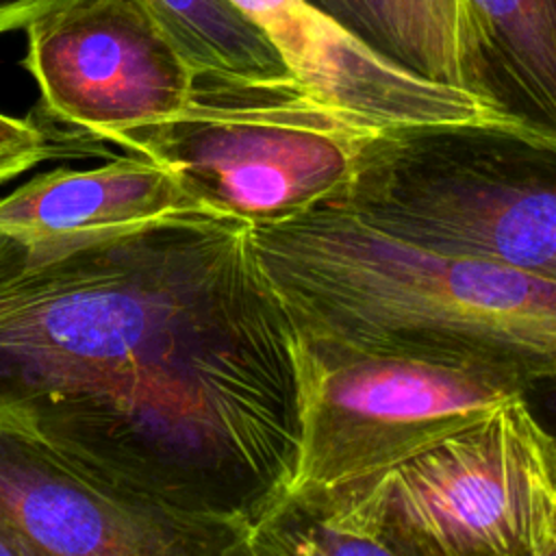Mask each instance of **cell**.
<instances>
[{"instance_id":"16","label":"cell","mask_w":556,"mask_h":556,"mask_svg":"<svg viewBox=\"0 0 556 556\" xmlns=\"http://www.w3.org/2000/svg\"><path fill=\"white\" fill-rule=\"evenodd\" d=\"M65 0H0V35L26 28L30 20Z\"/></svg>"},{"instance_id":"5","label":"cell","mask_w":556,"mask_h":556,"mask_svg":"<svg viewBox=\"0 0 556 556\" xmlns=\"http://www.w3.org/2000/svg\"><path fill=\"white\" fill-rule=\"evenodd\" d=\"M380 132L295 80L195 76L178 115L98 139L159 161L198 204L271 224L343 198Z\"/></svg>"},{"instance_id":"12","label":"cell","mask_w":556,"mask_h":556,"mask_svg":"<svg viewBox=\"0 0 556 556\" xmlns=\"http://www.w3.org/2000/svg\"><path fill=\"white\" fill-rule=\"evenodd\" d=\"M387 504L389 473L313 497L280 500L252 528L245 556L391 554Z\"/></svg>"},{"instance_id":"2","label":"cell","mask_w":556,"mask_h":556,"mask_svg":"<svg viewBox=\"0 0 556 556\" xmlns=\"http://www.w3.org/2000/svg\"><path fill=\"white\" fill-rule=\"evenodd\" d=\"M293 326L343 341L556 378V282L397 239L339 202L252 224Z\"/></svg>"},{"instance_id":"11","label":"cell","mask_w":556,"mask_h":556,"mask_svg":"<svg viewBox=\"0 0 556 556\" xmlns=\"http://www.w3.org/2000/svg\"><path fill=\"white\" fill-rule=\"evenodd\" d=\"M313 2L408 70L504 104L495 91L484 35L471 0Z\"/></svg>"},{"instance_id":"3","label":"cell","mask_w":556,"mask_h":556,"mask_svg":"<svg viewBox=\"0 0 556 556\" xmlns=\"http://www.w3.org/2000/svg\"><path fill=\"white\" fill-rule=\"evenodd\" d=\"M332 202L408 243L556 282V141L541 135L382 130Z\"/></svg>"},{"instance_id":"4","label":"cell","mask_w":556,"mask_h":556,"mask_svg":"<svg viewBox=\"0 0 556 556\" xmlns=\"http://www.w3.org/2000/svg\"><path fill=\"white\" fill-rule=\"evenodd\" d=\"M291 358L298 445L280 500L389 473L528 391L521 374L500 365L371 348L298 326Z\"/></svg>"},{"instance_id":"14","label":"cell","mask_w":556,"mask_h":556,"mask_svg":"<svg viewBox=\"0 0 556 556\" xmlns=\"http://www.w3.org/2000/svg\"><path fill=\"white\" fill-rule=\"evenodd\" d=\"M195 76L293 80L269 39L230 0H139Z\"/></svg>"},{"instance_id":"17","label":"cell","mask_w":556,"mask_h":556,"mask_svg":"<svg viewBox=\"0 0 556 556\" xmlns=\"http://www.w3.org/2000/svg\"><path fill=\"white\" fill-rule=\"evenodd\" d=\"M526 397L536 400V410L532 406L530 408L556 441V378H543L532 382L526 391Z\"/></svg>"},{"instance_id":"15","label":"cell","mask_w":556,"mask_h":556,"mask_svg":"<svg viewBox=\"0 0 556 556\" xmlns=\"http://www.w3.org/2000/svg\"><path fill=\"white\" fill-rule=\"evenodd\" d=\"M54 156L48 135L28 119L0 113V182Z\"/></svg>"},{"instance_id":"8","label":"cell","mask_w":556,"mask_h":556,"mask_svg":"<svg viewBox=\"0 0 556 556\" xmlns=\"http://www.w3.org/2000/svg\"><path fill=\"white\" fill-rule=\"evenodd\" d=\"M0 528L26 556H232L241 534L169 510L0 426Z\"/></svg>"},{"instance_id":"10","label":"cell","mask_w":556,"mask_h":556,"mask_svg":"<svg viewBox=\"0 0 556 556\" xmlns=\"http://www.w3.org/2000/svg\"><path fill=\"white\" fill-rule=\"evenodd\" d=\"M93 169H54L0 200V230L65 235L148 222L198 204L159 161L135 154Z\"/></svg>"},{"instance_id":"6","label":"cell","mask_w":556,"mask_h":556,"mask_svg":"<svg viewBox=\"0 0 556 556\" xmlns=\"http://www.w3.org/2000/svg\"><path fill=\"white\" fill-rule=\"evenodd\" d=\"M393 556H556V441L526 395L389 471Z\"/></svg>"},{"instance_id":"18","label":"cell","mask_w":556,"mask_h":556,"mask_svg":"<svg viewBox=\"0 0 556 556\" xmlns=\"http://www.w3.org/2000/svg\"><path fill=\"white\" fill-rule=\"evenodd\" d=\"M0 556H26V549L0 528Z\"/></svg>"},{"instance_id":"1","label":"cell","mask_w":556,"mask_h":556,"mask_svg":"<svg viewBox=\"0 0 556 556\" xmlns=\"http://www.w3.org/2000/svg\"><path fill=\"white\" fill-rule=\"evenodd\" d=\"M291 332L237 215L0 230V426L245 547L295 458Z\"/></svg>"},{"instance_id":"13","label":"cell","mask_w":556,"mask_h":556,"mask_svg":"<svg viewBox=\"0 0 556 556\" xmlns=\"http://www.w3.org/2000/svg\"><path fill=\"white\" fill-rule=\"evenodd\" d=\"M486 56L504 72L515 113L556 141V0H471Z\"/></svg>"},{"instance_id":"9","label":"cell","mask_w":556,"mask_h":556,"mask_svg":"<svg viewBox=\"0 0 556 556\" xmlns=\"http://www.w3.org/2000/svg\"><path fill=\"white\" fill-rule=\"evenodd\" d=\"M230 2L258 26L308 96L374 128L482 126L541 135L504 104L393 61L313 0Z\"/></svg>"},{"instance_id":"7","label":"cell","mask_w":556,"mask_h":556,"mask_svg":"<svg viewBox=\"0 0 556 556\" xmlns=\"http://www.w3.org/2000/svg\"><path fill=\"white\" fill-rule=\"evenodd\" d=\"M48 115L91 137L178 115L195 74L139 0H65L26 24Z\"/></svg>"}]
</instances>
